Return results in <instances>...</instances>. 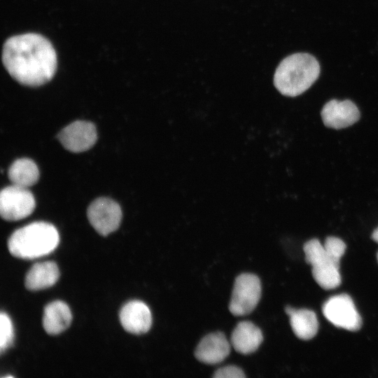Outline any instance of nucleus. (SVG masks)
<instances>
[{
  "label": "nucleus",
  "instance_id": "obj_1",
  "mask_svg": "<svg viewBox=\"0 0 378 378\" xmlns=\"http://www.w3.org/2000/svg\"><path fill=\"white\" fill-rule=\"evenodd\" d=\"M2 62L9 74L28 86L42 85L54 76L57 55L51 43L42 35L29 33L5 42Z\"/></svg>",
  "mask_w": 378,
  "mask_h": 378
},
{
  "label": "nucleus",
  "instance_id": "obj_2",
  "mask_svg": "<svg viewBox=\"0 0 378 378\" xmlns=\"http://www.w3.org/2000/svg\"><path fill=\"white\" fill-rule=\"evenodd\" d=\"M320 72L319 62L312 55L294 53L279 63L274 75V85L281 94L297 97L314 83Z\"/></svg>",
  "mask_w": 378,
  "mask_h": 378
},
{
  "label": "nucleus",
  "instance_id": "obj_3",
  "mask_svg": "<svg viewBox=\"0 0 378 378\" xmlns=\"http://www.w3.org/2000/svg\"><path fill=\"white\" fill-rule=\"evenodd\" d=\"M59 241V233L54 225L34 222L16 230L8 239V248L16 258L34 259L52 253Z\"/></svg>",
  "mask_w": 378,
  "mask_h": 378
},
{
  "label": "nucleus",
  "instance_id": "obj_4",
  "mask_svg": "<svg viewBox=\"0 0 378 378\" xmlns=\"http://www.w3.org/2000/svg\"><path fill=\"white\" fill-rule=\"evenodd\" d=\"M260 296L259 278L253 274H241L234 281L229 310L234 316L248 314L256 307Z\"/></svg>",
  "mask_w": 378,
  "mask_h": 378
},
{
  "label": "nucleus",
  "instance_id": "obj_5",
  "mask_svg": "<svg viewBox=\"0 0 378 378\" xmlns=\"http://www.w3.org/2000/svg\"><path fill=\"white\" fill-rule=\"evenodd\" d=\"M35 209V200L27 188L15 185L6 187L0 193V214L6 220L15 221L29 216Z\"/></svg>",
  "mask_w": 378,
  "mask_h": 378
},
{
  "label": "nucleus",
  "instance_id": "obj_6",
  "mask_svg": "<svg viewBox=\"0 0 378 378\" xmlns=\"http://www.w3.org/2000/svg\"><path fill=\"white\" fill-rule=\"evenodd\" d=\"M324 316L334 326L350 331L358 330L362 319L351 298L340 294L330 298L323 305Z\"/></svg>",
  "mask_w": 378,
  "mask_h": 378
},
{
  "label": "nucleus",
  "instance_id": "obj_7",
  "mask_svg": "<svg viewBox=\"0 0 378 378\" xmlns=\"http://www.w3.org/2000/svg\"><path fill=\"white\" fill-rule=\"evenodd\" d=\"M87 214L92 226L102 236L116 230L122 219L119 204L106 197H100L93 201L88 209Z\"/></svg>",
  "mask_w": 378,
  "mask_h": 378
},
{
  "label": "nucleus",
  "instance_id": "obj_8",
  "mask_svg": "<svg viewBox=\"0 0 378 378\" xmlns=\"http://www.w3.org/2000/svg\"><path fill=\"white\" fill-rule=\"evenodd\" d=\"M94 124L76 120L62 129L57 135L62 145L68 150L80 153L90 149L97 141Z\"/></svg>",
  "mask_w": 378,
  "mask_h": 378
},
{
  "label": "nucleus",
  "instance_id": "obj_9",
  "mask_svg": "<svg viewBox=\"0 0 378 378\" xmlns=\"http://www.w3.org/2000/svg\"><path fill=\"white\" fill-rule=\"evenodd\" d=\"M321 115L325 126L336 130L349 127L360 118L358 107L349 99L330 100L323 106Z\"/></svg>",
  "mask_w": 378,
  "mask_h": 378
},
{
  "label": "nucleus",
  "instance_id": "obj_10",
  "mask_svg": "<svg viewBox=\"0 0 378 378\" xmlns=\"http://www.w3.org/2000/svg\"><path fill=\"white\" fill-rule=\"evenodd\" d=\"M120 321L128 332L141 335L147 332L152 325V316L148 307L139 300H132L120 309Z\"/></svg>",
  "mask_w": 378,
  "mask_h": 378
},
{
  "label": "nucleus",
  "instance_id": "obj_11",
  "mask_svg": "<svg viewBox=\"0 0 378 378\" xmlns=\"http://www.w3.org/2000/svg\"><path fill=\"white\" fill-rule=\"evenodd\" d=\"M230 352V345L220 332L206 335L196 347L195 358L206 364H217L225 359Z\"/></svg>",
  "mask_w": 378,
  "mask_h": 378
},
{
  "label": "nucleus",
  "instance_id": "obj_12",
  "mask_svg": "<svg viewBox=\"0 0 378 378\" xmlns=\"http://www.w3.org/2000/svg\"><path fill=\"white\" fill-rule=\"evenodd\" d=\"M263 340L261 330L251 321H241L231 335V344L239 353L249 354L256 351Z\"/></svg>",
  "mask_w": 378,
  "mask_h": 378
},
{
  "label": "nucleus",
  "instance_id": "obj_13",
  "mask_svg": "<svg viewBox=\"0 0 378 378\" xmlns=\"http://www.w3.org/2000/svg\"><path fill=\"white\" fill-rule=\"evenodd\" d=\"M72 315L69 306L60 300L53 301L44 308L43 326L49 335H58L71 324Z\"/></svg>",
  "mask_w": 378,
  "mask_h": 378
},
{
  "label": "nucleus",
  "instance_id": "obj_14",
  "mask_svg": "<svg viewBox=\"0 0 378 378\" xmlns=\"http://www.w3.org/2000/svg\"><path fill=\"white\" fill-rule=\"evenodd\" d=\"M285 312L289 316L291 328L299 339L309 340L316 335L318 323L314 312L287 306Z\"/></svg>",
  "mask_w": 378,
  "mask_h": 378
},
{
  "label": "nucleus",
  "instance_id": "obj_15",
  "mask_svg": "<svg viewBox=\"0 0 378 378\" xmlns=\"http://www.w3.org/2000/svg\"><path fill=\"white\" fill-rule=\"evenodd\" d=\"M59 276V272L55 262H37L28 271L24 284L28 290H39L53 286Z\"/></svg>",
  "mask_w": 378,
  "mask_h": 378
},
{
  "label": "nucleus",
  "instance_id": "obj_16",
  "mask_svg": "<svg viewBox=\"0 0 378 378\" xmlns=\"http://www.w3.org/2000/svg\"><path fill=\"white\" fill-rule=\"evenodd\" d=\"M8 178L13 185L28 188L38 180V169L34 161L28 158L18 159L8 169Z\"/></svg>",
  "mask_w": 378,
  "mask_h": 378
},
{
  "label": "nucleus",
  "instance_id": "obj_17",
  "mask_svg": "<svg viewBox=\"0 0 378 378\" xmlns=\"http://www.w3.org/2000/svg\"><path fill=\"white\" fill-rule=\"evenodd\" d=\"M339 268L330 262H326L312 266V273L314 279L322 288L330 290L341 284Z\"/></svg>",
  "mask_w": 378,
  "mask_h": 378
},
{
  "label": "nucleus",
  "instance_id": "obj_18",
  "mask_svg": "<svg viewBox=\"0 0 378 378\" xmlns=\"http://www.w3.org/2000/svg\"><path fill=\"white\" fill-rule=\"evenodd\" d=\"M303 250L306 262L312 266L326 262L332 263L328 259L324 246L317 239L307 241L304 244Z\"/></svg>",
  "mask_w": 378,
  "mask_h": 378
},
{
  "label": "nucleus",
  "instance_id": "obj_19",
  "mask_svg": "<svg viewBox=\"0 0 378 378\" xmlns=\"http://www.w3.org/2000/svg\"><path fill=\"white\" fill-rule=\"evenodd\" d=\"M323 246L330 261L340 267L341 258L346 247L345 243L338 237L330 236L326 239Z\"/></svg>",
  "mask_w": 378,
  "mask_h": 378
},
{
  "label": "nucleus",
  "instance_id": "obj_20",
  "mask_svg": "<svg viewBox=\"0 0 378 378\" xmlns=\"http://www.w3.org/2000/svg\"><path fill=\"white\" fill-rule=\"evenodd\" d=\"M0 350L2 354L13 343V328L10 318L8 314L1 312L0 314Z\"/></svg>",
  "mask_w": 378,
  "mask_h": 378
},
{
  "label": "nucleus",
  "instance_id": "obj_21",
  "mask_svg": "<svg viewBox=\"0 0 378 378\" xmlns=\"http://www.w3.org/2000/svg\"><path fill=\"white\" fill-rule=\"evenodd\" d=\"M213 377L216 378H243L246 376L243 370L239 367L227 365L218 369Z\"/></svg>",
  "mask_w": 378,
  "mask_h": 378
},
{
  "label": "nucleus",
  "instance_id": "obj_22",
  "mask_svg": "<svg viewBox=\"0 0 378 378\" xmlns=\"http://www.w3.org/2000/svg\"><path fill=\"white\" fill-rule=\"evenodd\" d=\"M371 237L374 241L378 243V227L373 231Z\"/></svg>",
  "mask_w": 378,
  "mask_h": 378
},
{
  "label": "nucleus",
  "instance_id": "obj_23",
  "mask_svg": "<svg viewBox=\"0 0 378 378\" xmlns=\"http://www.w3.org/2000/svg\"><path fill=\"white\" fill-rule=\"evenodd\" d=\"M377 262H378V252L377 253Z\"/></svg>",
  "mask_w": 378,
  "mask_h": 378
}]
</instances>
